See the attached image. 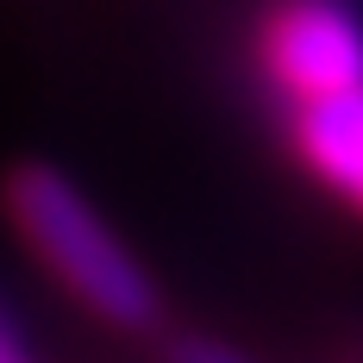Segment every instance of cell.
<instances>
[{"mask_svg":"<svg viewBox=\"0 0 363 363\" xmlns=\"http://www.w3.org/2000/svg\"><path fill=\"white\" fill-rule=\"evenodd\" d=\"M0 207H6L13 238L44 263V276L69 294L88 320H101L107 332H125V338H163L169 332L163 289L145 269V257L113 232L107 213L57 163H44V157L6 163Z\"/></svg>","mask_w":363,"mask_h":363,"instance_id":"cell-1","label":"cell"},{"mask_svg":"<svg viewBox=\"0 0 363 363\" xmlns=\"http://www.w3.org/2000/svg\"><path fill=\"white\" fill-rule=\"evenodd\" d=\"M251 69L276 113L363 88V0H269L251 19Z\"/></svg>","mask_w":363,"mask_h":363,"instance_id":"cell-2","label":"cell"},{"mask_svg":"<svg viewBox=\"0 0 363 363\" xmlns=\"http://www.w3.org/2000/svg\"><path fill=\"white\" fill-rule=\"evenodd\" d=\"M276 119H282L289 157L326 188L338 207H351L363 219V88L289 107V113H276Z\"/></svg>","mask_w":363,"mask_h":363,"instance_id":"cell-3","label":"cell"},{"mask_svg":"<svg viewBox=\"0 0 363 363\" xmlns=\"http://www.w3.org/2000/svg\"><path fill=\"white\" fill-rule=\"evenodd\" d=\"M157 363H263L257 351L219 338V332H201V326H169L157 338Z\"/></svg>","mask_w":363,"mask_h":363,"instance_id":"cell-4","label":"cell"},{"mask_svg":"<svg viewBox=\"0 0 363 363\" xmlns=\"http://www.w3.org/2000/svg\"><path fill=\"white\" fill-rule=\"evenodd\" d=\"M0 363H32V345H26V332H19L6 301H0Z\"/></svg>","mask_w":363,"mask_h":363,"instance_id":"cell-5","label":"cell"},{"mask_svg":"<svg viewBox=\"0 0 363 363\" xmlns=\"http://www.w3.org/2000/svg\"><path fill=\"white\" fill-rule=\"evenodd\" d=\"M320 363H363V326H345L338 338H326V357Z\"/></svg>","mask_w":363,"mask_h":363,"instance_id":"cell-6","label":"cell"}]
</instances>
